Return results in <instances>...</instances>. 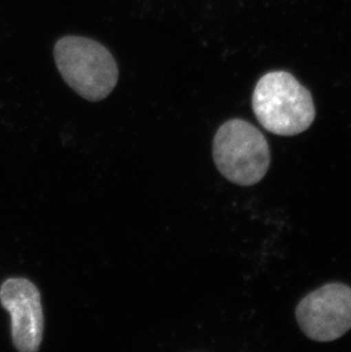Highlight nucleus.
Wrapping results in <instances>:
<instances>
[{"label": "nucleus", "instance_id": "nucleus-1", "mask_svg": "<svg viewBox=\"0 0 351 352\" xmlns=\"http://www.w3.org/2000/svg\"><path fill=\"white\" fill-rule=\"evenodd\" d=\"M252 109L260 124L279 136L304 133L316 116L312 94L284 71L269 72L259 80L252 96Z\"/></svg>", "mask_w": 351, "mask_h": 352}, {"label": "nucleus", "instance_id": "nucleus-2", "mask_svg": "<svg viewBox=\"0 0 351 352\" xmlns=\"http://www.w3.org/2000/svg\"><path fill=\"white\" fill-rule=\"evenodd\" d=\"M57 69L78 95L90 102L105 100L116 88L119 69L109 50L89 38L67 36L54 47Z\"/></svg>", "mask_w": 351, "mask_h": 352}, {"label": "nucleus", "instance_id": "nucleus-3", "mask_svg": "<svg viewBox=\"0 0 351 352\" xmlns=\"http://www.w3.org/2000/svg\"><path fill=\"white\" fill-rule=\"evenodd\" d=\"M212 154L219 173L240 186H252L266 176L270 151L266 137L251 123L229 120L220 126Z\"/></svg>", "mask_w": 351, "mask_h": 352}, {"label": "nucleus", "instance_id": "nucleus-4", "mask_svg": "<svg viewBox=\"0 0 351 352\" xmlns=\"http://www.w3.org/2000/svg\"><path fill=\"white\" fill-rule=\"evenodd\" d=\"M295 316L309 339L338 340L351 329V289L340 283L321 286L300 301Z\"/></svg>", "mask_w": 351, "mask_h": 352}, {"label": "nucleus", "instance_id": "nucleus-5", "mask_svg": "<svg viewBox=\"0 0 351 352\" xmlns=\"http://www.w3.org/2000/svg\"><path fill=\"white\" fill-rule=\"evenodd\" d=\"M0 302L12 318L14 346L21 352L38 351L45 329L38 287L22 277L6 279L0 287Z\"/></svg>", "mask_w": 351, "mask_h": 352}]
</instances>
